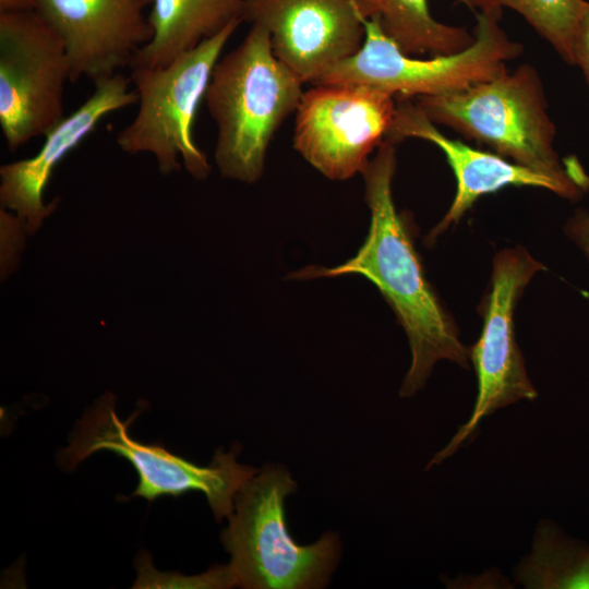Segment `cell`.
<instances>
[{
    "label": "cell",
    "mask_w": 589,
    "mask_h": 589,
    "mask_svg": "<svg viewBox=\"0 0 589 589\" xmlns=\"http://www.w3.org/2000/svg\"><path fill=\"white\" fill-rule=\"evenodd\" d=\"M297 482L283 465L268 464L239 490L221 543L230 554L238 585L248 589H315L325 587L339 554L337 533L316 542L297 543L286 521V497Z\"/></svg>",
    "instance_id": "4"
},
{
    "label": "cell",
    "mask_w": 589,
    "mask_h": 589,
    "mask_svg": "<svg viewBox=\"0 0 589 589\" xmlns=\"http://www.w3.org/2000/svg\"><path fill=\"white\" fill-rule=\"evenodd\" d=\"M115 398L106 394L77 423L70 446L64 449L63 464L75 467L99 450L112 452L134 467L139 484L132 495L154 501L160 496H180L202 492L217 521L229 518L239 490L259 470L239 464V445L225 453L218 449L208 466H199L161 446L143 444L129 434L133 417L122 422L115 411Z\"/></svg>",
    "instance_id": "7"
},
{
    "label": "cell",
    "mask_w": 589,
    "mask_h": 589,
    "mask_svg": "<svg viewBox=\"0 0 589 589\" xmlns=\"http://www.w3.org/2000/svg\"><path fill=\"white\" fill-rule=\"evenodd\" d=\"M302 84L275 57L269 33L256 24L217 61L204 99L217 125L215 161L223 177L247 183L260 180L269 143L296 112Z\"/></svg>",
    "instance_id": "2"
},
{
    "label": "cell",
    "mask_w": 589,
    "mask_h": 589,
    "mask_svg": "<svg viewBox=\"0 0 589 589\" xmlns=\"http://www.w3.org/2000/svg\"><path fill=\"white\" fill-rule=\"evenodd\" d=\"M94 85V93L84 104L46 133L45 142L35 156L0 167L1 207L13 211L31 235L58 205L59 199L48 205L43 201L55 167L107 115L139 101L136 91L130 88V81L121 73L98 80Z\"/></svg>",
    "instance_id": "13"
},
{
    "label": "cell",
    "mask_w": 589,
    "mask_h": 589,
    "mask_svg": "<svg viewBox=\"0 0 589 589\" xmlns=\"http://www.w3.org/2000/svg\"><path fill=\"white\" fill-rule=\"evenodd\" d=\"M543 268L522 248L506 249L495 256L489 291L482 304V332L468 349L478 381L474 407L467 422L432 457L426 470L453 456L470 440L484 417L519 400L537 397L516 341L514 313L524 289Z\"/></svg>",
    "instance_id": "8"
},
{
    "label": "cell",
    "mask_w": 589,
    "mask_h": 589,
    "mask_svg": "<svg viewBox=\"0 0 589 589\" xmlns=\"http://www.w3.org/2000/svg\"><path fill=\"white\" fill-rule=\"evenodd\" d=\"M386 137L396 144L406 139L429 141L444 153L454 171L456 194L443 219L430 232L431 240L458 221L479 197L508 185L542 188L572 201L582 195L553 177L447 137L410 98H398Z\"/></svg>",
    "instance_id": "14"
},
{
    "label": "cell",
    "mask_w": 589,
    "mask_h": 589,
    "mask_svg": "<svg viewBox=\"0 0 589 589\" xmlns=\"http://www.w3.org/2000/svg\"><path fill=\"white\" fill-rule=\"evenodd\" d=\"M565 232L589 261V213L578 209L567 221Z\"/></svg>",
    "instance_id": "21"
},
{
    "label": "cell",
    "mask_w": 589,
    "mask_h": 589,
    "mask_svg": "<svg viewBox=\"0 0 589 589\" xmlns=\"http://www.w3.org/2000/svg\"><path fill=\"white\" fill-rule=\"evenodd\" d=\"M503 9L476 12L472 44L458 52L428 59L404 53L382 31L377 20L360 17L364 27L361 48L327 71L313 85L358 84L398 98L461 92L508 71L524 46L501 26Z\"/></svg>",
    "instance_id": "5"
},
{
    "label": "cell",
    "mask_w": 589,
    "mask_h": 589,
    "mask_svg": "<svg viewBox=\"0 0 589 589\" xmlns=\"http://www.w3.org/2000/svg\"><path fill=\"white\" fill-rule=\"evenodd\" d=\"M416 104L433 123L485 144L513 163L553 177L582 194L589 189V177L580 165L561 161L554 149L555 125L540 75L530 64L461 92L418 96Z\"/></svg>",
    "instance_id": "3"
},
{
    "label": "cell",
    "mask_w": 589,
    "mask_h": 589,
    "mask_svg": "<svg viewBox=\"0 0 589 589\" xmlns=\"http://www.w3.org/2000/svg\"><path fill=\"white\" fill-rule=\"evenodd\" d=\"M70 72L62 39L37 11L0 13V125L11 152L64 118Z\"/></svg>",
    "instance_id": "9"
},
{
    "label": "cell",
    "mask_w": 589,
    "mask_h": 589,
    "mask_svg": "<svg viewBox=\"0 0 589 589\" xmlns=\"http://www.w3.org/2000/svg\"><path fill=\"white\" fill-rule=\"evenodd\" d=\"M396 164V143L385 137L361 173L371 219L366 238L354 256L335 267L309 266L289 277L356 274L370 280L407 335L411 363L399 395L410 397L424 386L437 361L449 360L468 368V349L425 277L407 217L396 209L392 190Z\"/></svg>",
    "instance_id": "1"
},
{
    "label": "cell",
    "mask_w": 589,
    "mask_h": 589,
    "mask_svg": "<svg viewBox=\"0 0 589 589\" xmlns=\"http://www.w3.org/2000/svg\"><path fill=\"white\" fill-rule=\"evenodd\" d=\"M136 569L137 578L134 588L226 589L239 586L237 575L230 564L212 567L199 575L184 576L156 570L149 555L143 553L136 561Z\"/></svg>",
    "instance_id": "19"
},
{
    "label": "cell",
    "mask_w": 589,
    "mask_h": 589,
    "mask_svg": "<svg viewBox=\"0 0 589 589\" xmlns=\"http://www.w3.org/2000/svg\"><path fill=\"white\" fill-rule=\"evenodd\" d=\"M241 22L230 23L167 65L131 68L139 109L132 122L116 135L123 152L154 155L164 175L180 170L181 158L195 179L208 176L211 166L193 140V122L221 50Z\"/></svg>",
    "instance_id": "6"
},
{
    "label": "cell",
    "mask_w": 589,
    "mask_h": 589,
    "mask_svg": "<svg viewBox=\"0 0 589 589\" xmlns=\"http://www.w3.org/2000/svg\"><path fill=\"white\" fill-rule=\"evenodd\" d=\"M242 19L269 33L275 57L303 83L314 84L364 40L351 0H247Z\"/></svg>",
    "instance_id": "11"
},
{
    "label": "cell",
    "mask_w": 589,
    "mask_h": 589,
    "mask_svg": "<svg viewBox=\"0 0 589 589\" xmlns=\"http://www.w3.org/2000/svg\"><path fill=\"white\" fill-rule=\"evenodd\" d=\"M152 0H38L36 11L63 41L70 82L94 83L131 68L153 37Z\"/></svg>",
    "instance_id": "12"
},
{
    "label": "cell",
    "mask_w": 589,
    "mask_h": 589,
    "mask_svg": "<svg viewBox=\"0 0 589 589\" xmlns=\"http://www.w3.org/2000/svg\"><path fill=\"white\" fill-rule=\"evenodd\" d=\"M513 573L528 589H589V543L569 537L552 520H541L530 553Z\"/></svg>",
    "instance_id": "17"
},
{
    "label": "cell",
    "mask_w": 589,
    "mask_h": 589,
    "mask_svg": "<svg viewBox=\"0 0 589 589\" xmlns=\"http://www.w3.org/2000/svg\"><path fill=\"white\" fill-rule=\"evenodd\" d=\"M362 19L377 20L384 34L408 56L450 55L468 48L474 37L466 28L432 17L428 0H351Z\"/></svg>",
    "instance_id": "16"
},
{
    "label": "cell",
    "mask_w": 589,
    "mask_h": 589,
    "mask_svg": "<svg viewBox=\"0 0 589 589\" xmlns=\"http://www.w3.org/2000/svg\"><path fill=\"white\" fill-rule=\"evenodd\" d=\"M247 0H152L148 22L153 37L136 53L131 68L167 65L235 21H243Z\"/></svg>",
    "instance_id": "15"
},
{
    "label": "cell",
    "mask_w": 589,
    "mask_h": 589,
    "mask_svg": "<svg viewBox=\"0 0 589 589\" xmlns=\"http://www.w3.org/2000/svg\"><path fill=\"white\" fill-rule=\"evenodd\" d=\"M394 97L365 85H314L296 110L293 148L330 180L362 173L392 125Z\"/></svg>",
    "instance_id": "10"
},
{
    "label": "cell",
    "mask_w": 589,
    "mask_h": 589,
    "mask_svg": "<svg viewBox=\"0 0 589 589\" xmlns=\"http://www.w3.org/2000/svg\"><path fill=\"white\" fill-rule=\"evenodd\" d=\"M575 65L579 67L589 88V1H585L578 25Z\"/></svg>",
    "instance_id": "20"
},
{
    "label": "cell",
    "mask_w": 589,
    "mask_h": 589,
    "mask_svg": "<svg viewBox=\"0 0 589 589\" xmlns=\"http://www.w3.org/2000/svg\"><path fill=\"white\" fill-rule=\"evenodd\" d=\"M38 0H0V13L36 11Z\"/></svg>",
    "instance_id": "22"
},
{
    "label": "cell",
    "mask_w": 589,
    "mask_h": 589,
    "mask_svg": "<svg viewBox=\"0 0 589 589\" xmlns=\"http://www.w3.org/2000/svg\"><path fill=\"white\" fill-rule=\"evenodd\" d=\"M586 0H457L473 10L508 8L520 14L561 58L575 65L578 25Z\"/></svg>",
    "instance_id": "18"
}]
</instances>
